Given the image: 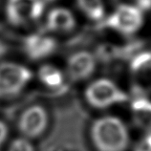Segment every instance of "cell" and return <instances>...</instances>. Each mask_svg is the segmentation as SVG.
Here are the masks:
<instances>
[{"mask_svg": "<svg viewBox=\"0 0 151 151\" xmlns=\"http://www.w3.org/2000/svg\"><path fill=\"white\" fill-rule=\"evenodd\" d=\"M7 151H35L33 142L26 137L15 138L11 142Z\"/></svg>", "mask_w": 151, "mask_h": 151, "instance_id": "cell-12", "label": "cell"}, {"mask_svg": "<svg viewBox=\"0 0 151 151\" xmlns=\"http://www.w3.org/2000/svg\"><path fill=\"white\" fill-rule=\"evenodd\" d=\"M4 52H5V46H4L3 43L0 41V58H1L2 55H3Z\"/></svg>", "mask_w": 151, "mask_h": 151, "instance_id": "cell-18", "label": "cell"}, {"mask_svg": "<svg viewBox=\"0 0 151 151\" xmlns=\"http://www.w3.org/2000/svg\"><path fill=\"white\" fill-rule=\"evenodd\" d=\"M18 130L30 140L40 137L49 125V114L44 106L34 104L23 111L18 120Z\"/></svg>", "mask_w": 151, "mask_h": 151, "instance_id": "cell-6", "label": "cell"}, {"mask_svg": "<svg viewBox=\"0 0 151 151\" xmlns=\"http://www.w3.org/2000/svg\"><path fill=\"white\" fill-rule=\"evenodd\" d=\"M96 69V58L88 51H78L71 55L66 64L68 77L74 81L90 78Z\"/></svg>", "mask_w": 151, "mask_h": 151, "instance_id": "cell-7", "label": "cell"}, {"mask_svg": "<svg viewBox=\"0 0 151 151\" xmlns=\"http://www.w3.org/2000/svg\"><path fill=\"white\" fill-rule=\"evenodd\" d=\"M37 78L42 85L51 90L63 89L65 85V77L63 72L53 64H43L38 68Z\"/></svg>", "mask_w": 151, "mask_h": 151, "instance_id": "cell-10", "label": "cell"}, {"mask_svg": "<svg viewBox=\"0 0 151 151\" xmlns=\"http://www.w3.org/2000/svg\"><path fill=\"white\" fill-rule=\"evenodd\" d=\"M34 74L24 64L14 61L0 63V98L20 94L32 81Z\"/></svg>", "mask_w": 151, "mask_h": 151, "instance_id": "cell-3", "label": "cell"}, {"mask_svg": "<svg viewBox=\"0 0 151 151\" xmlns=\"http://www.w3.org/2000/svg\"><path fill=\"white\" fill-rule=\"evenodd\" d=\"M45 1H46V0H45Z\"/></svg>", "mask_w": 151, "mask_h": 151, "instance_id": "cell-19", "label": "cell"}, {"mask_svg": "<svg viewBox=\"0 0 151 151\" xmlns=\"http://www.w3.org/2000/svg\"><path fill=\"white\" fill-rule=\"evenodd\" d=\"M9 136V127L5 122L0 120V147L5 144Z\"/></svg>", "mask_w": 151, "mask_h": 151, "instance_id": "cell-15", "label": "cell"}, {"mask_svg": "<svg viewBox=\"0 0 151 151\" xmlns=\"http://www.w3.org/2000/svg\"><path fill=\"white\" fill-rule=\"evenodd\" d=\"M133 110L139 115L142 114H151V101L145 100V99H139L134 101L132 103Z\"/></svg>", "mask_w": 151, "mask_h": 151, "instance_id": "cell-14", "label": "cell"}, {"mask_svg": "<svg viewBox=\"0 0 151 151\" xmlns=\"http://www.w3.org/2000/svg\"><path fill=\"white\" fill-rule=\"evenodd\" d=\"M137 7L142 12L151 10V0H136Z\"/></svg>", "mask_w": 151, "mask_h": 151, "instance_id": "cell-17", "label": "cell"}, {"mask_svg": "<svg viewBox=\"0 0 151 151\" xmlns=\"http://www.w3.org/2000/svg\"><path fill=\"white\" fill-rule=\"evenodd\" d=\"M55 49V39L46 34H31L23 40L24 53L33 60H40L50 57Z\"/></svg>", "mask_w": 151, "mask_h": 151, "instance_id": "cell-8", "label": "cell"}, {"mask_svg": "<svg viewBox=\"0 0 151 151\" xmlns=\"http://www.w3.org/2000/svg\"><path fill=\"white\" fill-rule=\"evenodd\" d=\"M91 140L97 151H125L130 136L121 119L106 116L96 120L90 130Z\"/></svg>", "mask_w": 151, "mask_h": 151, "instance_id": "cell-1", "label": "cell"}, {"mask_svg": "<svg viewBox=\"0 0 151 151\" xmlns=\"http://www.w3.org/2000/svg\"><path fill=\"white\" fill-rule=\"evenodd\" d=\"M45 8V0H7L5 14L11 25L24 27L39 20Z\"/></svg>", "mask_w": 151, "mask_h": 151, "instance_id": "cell-4", "label": "cell"}, {"mask_svg": "<svg viewBox=\"0 0 151 151\" xmlns=\"http://www.w3.org/2000/svg\"><path fill=\"white\" fill-rule=\"evenodd\" d=\"M46 29L52 33L65 34L77 26V19L72 11L65 7H55L46 15Z\"/></svg>", "mask_w": 151, "mask_h": 151, "instance_id": "cell-9", "label": "cell"}, {"mask_svg": "<svg viewBox=\"0 0 151 151\" xmlns=\"http://www.w3.org/2000/svg\"><path fill=\"white\" fill-rule=\"evenodd\" d=\"M79 9L93 21H99L104 17L105 9L102 0H77Z\"/></svg>", "mask_w": 151, "mask_h": 151, "instance_id": "cell-11", "label": "cell"}, {"mask_svg": "<svg viewBox=\"0 0 151 151\" xmlns=\"http://www.w3.org/2000/svg\"><path fill=\"white\" fill-rule=\"evenodd\" d=\"M151 62V53L150 52H145L142 53L133 59L131 63V68L135 72L142 71V68H145L146 65H148Z\"/></svg>", "mask_w": 151, "mask_h": 151, "instance_id": "cell-13", "label": "cell"}, {"mask_svg": "<svg viewBox=\"0 0 151 151\" xmlns=\"http://www.w3.org/2000/svg\"><path fill=\"white\" fill-rule=\"evenodd\" d=\"M84 98L90 106L97 109H104L127 101V95L108 78H99L91 82L84 91Z\"/></svg>", "mask_w": 151, "mask_h": 151, "instance_id": "cell-2", "label": "cell"}, {"mask_svg": "<svg viewBox=\"0 0 151 151\" xmlns=\"http://www.w3.org/2000/svg\"><path fill=\"white\" fill-rule=\"evenodd\" d=\"M138 151H151V132L144 139V142L139 145Z\"/></svg>", "mask_w": 151, "mask_h": 151, "instance_id": "cell-16", "label": "cell"}, {"mask_svg": "<svg viewBox=\"0 0 151 151\" xmlns=\"http://www.w3.org/2000/svg\"><path fill=\"white\" fill-rule=\"evenodd\" d=\"M144 24V14L137 6L122 4L107 18L106 25L122 35L137 33Z\"/></svg>", "mask_w": 151, "mask_h": 151, "instance_id": "cell-5", "label": "cell"}]
</instances>
